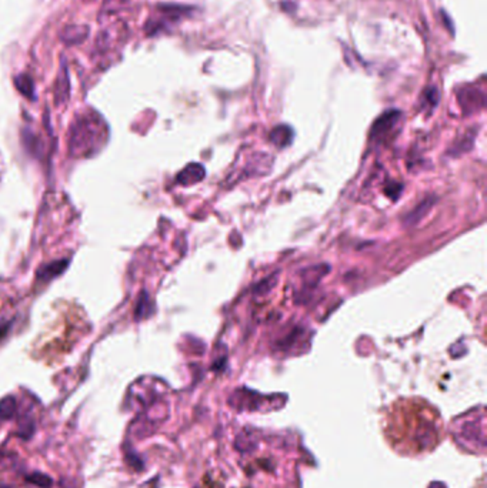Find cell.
Returning <instances> with one entry per match:
<instances>
[{"label": "cell", "instance_id": "cell-4", "mask_svg": "<svg viewBox=\"0 0 487 488\" xmlns=\"http://www.w3.org/2000/svg\"><path fill=\"white\" fill-rule=\"evenodd\" d=\"M203 175H204V168L199 164H192V166H189L186 170H183L179 176V182L183 183V184H192V183H196L199 182L200 179H203Z\"/></svg>", "mask_w": 487, "mask_h": 488}, {"label": "cell", "instance_id": "cell-2", "mask_svg": "<svg viewBox=\"0 0 487 488\" xmlns=\"http://www.w3.org/2000/svg\"><path fill=\"white\" fill-rule=\"evenodd\" d=\"M399 116H400L399 112L390 110V112L385 113L382 117H379L377 121L372 127V136L374 139H380V137H383L385 135H388L390 132V129H393V127L396 126Z\"/></svg>", "mask_w": 487, "mask_h": 488}, {"label": "cell", "instance_id": "cell-5", "mask_svg": "<svg viewBox=\"0 0 487 488\" xmlns=\"http://www.w3.org/2000/svg\"><path fill=\"white\" fill-rule=\"evenodd\" d=\"M16 413V401L13 397H6L0 401V420L12 418Z\"/></svg>", "mask_w": 487, "mask_h": 488}, {"label": "cell", "instance_id": "cell-6", "mask_svg": "<svg viewBox=\"0 0 487 488\" xmlns=\"http://www.w3.org/2000/svg\"><path fill=\"white\" fill-rule=\"evenodd\" d=\"M430 207H432V202H429V200L423 202L420 207L417 206V207L414 208V211H412V215L409 216L410 223H416V222H419L423 216H425V215L428 213V210H429Z\"/></svg>", "mask_w": 487, "mask_h": 488}, {"label": "cell", "instance_id": "cell-7", "mask_svg": "<svg viewBox=\"0 0 487 488\" xmlns=\"http://www.w3.org/2000/svg\"><path fill=\"white\" fill-rule=\"evenodd\" d=\"M28 480H29L30 482L37 484L39 487H44V488H48V487H50V485H52V481H50V478H49L48 476L39 474V473L29 476V477H28Z\"/></svg>", "mask_w": 487, "mask_h": 488}, {"label": "cell", "instance_id": "cell-1", "mask_svg": "<svg viewBox=\"0 0 487 488\" xmlns=\"http://www.w3.org/2000/svg\"><path fill=\"white\" fill-rule=\"evenodd\" d=\"M459 101L463 110L475 112L484 106V93L479 89H463L459 95Z\"/></svg>", "mask_w": 487, "mask_h": 488}, {"label": "cell", "instance_id": "cell-3", "mask_svg": "<svg viewBox=\"0 0 487 488\" xmlns=\"http://www.w3.org/2000/svg\"><path fill=\"white\" fill-rule=\"evenodd\" d=\"M270 139L271 143L276 144L278 147H287L292 143L293 132L289 126H279L271 132Z\"/></svg>", "mask_w": 487, "mask_h": 488}]
</instances>
